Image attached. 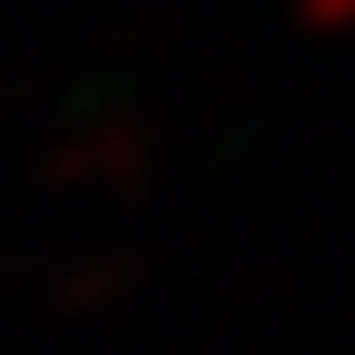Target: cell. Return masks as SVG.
<instances>
[{"label": "cell", "mask_w": 355, "mask_h": 355, "mask_svg": "<svg viewBox=\"0 0 355 355\" xmlns=\"http://www.w3.org/2000/svg\"><path fill=\"white\" fill-rule=\"evenodd\" d=\"M50 168V188H89V198H128V188H148V168H158V139H148V119L139 109H109V119H79L69 139L40 158Z\"/></svg>", "instance_id": "cell-1"}, {"label": "cell", "mask_w": 355, "mask_h": 355, "mask_svg": "<svg viewBox=\"0 0 355 355\" xmlns=\"http://www.w3.org/2000/svg\"><path fill=\"white\" fill-rule=\"evenodd\" d=\"M128 286H139V257H128V247H119V257H79V266H69V277H50V286H40V296H50V306H60V316H99V306H119Z\"/></svg>", "instance_id": "cell-2"}, {"label": "cell", "mask_w": 355, "mask_h": 355, "mask_svg": "<svg viewBox=\"0 0 355 355\" xmlns=\"http://www.w3.org/2000/svg\"><path fill=\"white\" fill-rule=\"evenodd\" d=\"M296 20L316 30V40H345L355 30V0H296Z\"/></svg>", "instance_id": "cell-3"}]
</instances>
